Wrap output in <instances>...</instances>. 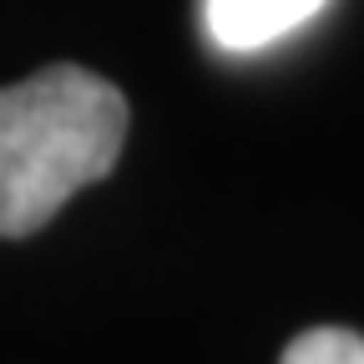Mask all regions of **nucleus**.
Segmentation results:
<instances>
[{"mask_svg": "<svg viewBox=\"0 0 364 364\" xmlns=\"http://www.w3.org/2000/svg\"><path fill=\"white\" fill-rule=\"evenodd\" d=\"M122 142V91L86 66H46L0 86V238L46 228L71 193L112 172Z\"/></svg>", "mask_w": 364, "mask_h": 364, "instance_id": "nucleus-1", "label": "nucleus"}, {"mask_svg": "<svg viewBox=\"0 0 364 364\" xmlns=\"http://www.w3.org/2000/svg\"><path fill=\"white\" fill-rule=\"evenodd\" d=\"M329 0H203V26L223 51H263L289 31L309 26Z\"/></svg>", "mask_w": 364, "mask_h": 364, "instance_id": "nucleus-2", "label": "nucleus"}, {"mask_svg": "<svg viewBox=\"0 0 364 364\" xmlns=\"http://www.w3.org/2000/svg\"><path fill=\"white\" fill-rule=\"evenodd\" d=\"M279 364H364V339L354 329H309L284 349Z\"/></svg>", "mask_w": 364, "mask_h": 364, "instance_id": "nucleus-3", "label": "nucleus"}]
</instances>
